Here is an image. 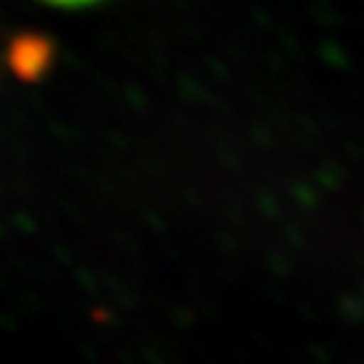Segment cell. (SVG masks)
I'll use <instances>...</instances> for the list:
<instances>
[{
    "instance_id": "1",
    "label": "cell",
    "mask_w": 364,
    "mask_h": 364,
    "mask_svg": "<svg viewBox=\"0 0 364 364\" xmlns=\"http://www.w3.org/2000/svg\"><path fill=\"white\" fill-rule=\"evenodd\" d=\"M56 61V46L41 33H21L8 43L6 63L21 81H41Z\"/></svg>"
},
{
    "instance_id": "2",
    "label": "cell",
    "mask_w": 364,
    "mask_h": 364,
    "mask_svg": "<svg viewBox=\"0 0 364 364\" xmlns=\"http://www.w3.org/2000/svg\"><path fill=\"white\" fill-rule=\"evenodd\" d=\"M43 3H51V6H63V8H74V6H89V3H97V0H43Z\"/></svg>"
}]
</instances>
